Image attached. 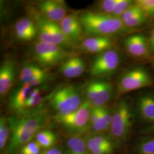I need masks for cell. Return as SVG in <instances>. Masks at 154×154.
I'll return each mask as SVG.
<instances>
[{"label": "cell", "instance_id": "6da1fadb", "mask_svg": "<svg viewBox=\"0 0 154 154\" xmlns=\"http://www.w3.org/2000/svg\"><path fill=\"white\" fill-rule=\"evenodd\" d=\"M48 118L46 110H42L30 116H11L8 122L11 129V138L8 149L14 152L32 139L42 130Z\"/></svg>", "mask_w": 154, "mask_h": 154}, {"label": "cell", "instance_id": "7a4b0ae2", "mask_svg": "<svg viewBox=\"0 0 154 154\" xmlns=\"http://www.w3.org/2000/svg\"><path fill=\"white\" fill-rule=\"evenodd\" d=\"M84 35L90 37H110L123 33L127 28L121 18L90 11L78 15Z\"/></svg>", "mask_w": 154, "mask_h": 154}, {"label": "cell", "instance_id": "3957f363", "mask_svg": "<svg viewBox=\"0 0 154 154\" xmlns=\"http://www.w3.org/2000/svg\"><path fill=\"white\" fill-rule=\"evenodd\" d=\"M32 19L35 22L39 41L54 45L61 48H72L76 44L68 38L56 22H53L42 15L38 11H30ZM65 49V48H63Z\"/></svg>", "mask_w": 154, "mask_h": 154}, {"label": "cell", "instance_id": "277c9868", "mask_svg": "<svg viewBox=\"0 0 154 154\" xmlns=\"http://www.w3.org/2000/svg\"><path fill=\"white\" fill-rule=\"evenodd\" d=\"M49 100L50 105L57 116H66L75 112L83 103L78 89L71 85L55 89Z\"/></svg>", "mask_w": 154, "mask_h": 154}, {"label": "cell", "instance_id": "5b68a950", "mask_svg": "<svg viewBox=\"0 0 154 154\" xmlns=\"http://www.w3.org/2000/svg\"><path fill=\"white\" fill-rule=\"evenodd\" d=\"M132 126V114L129 103L125 100L117 103L112 112L110 137L114 143L125 141Z\"/></svg>", "mask_w": 154, "mask_h": 154}, {"label": "cell", "instance_id": "8992f818", "mask_svg": "<svg viewBox=\"0 0 154 154\" xmlns=\"http://www.w3.org/2000/svg\"><path fill=\"white\" fill-rule=\"evenodd\" d=\"M91 110L88 102L85 100L78 110L66 116L55 115L54 120L67 132L79 135L85 132L90 126Z\"/></svg>", "mask_w": 154, "mask_h": 154}, {"label": "cell", "instance_id": "52a82bcc", "mask_svg": "<svg viewBox=\"0 0 154 154\" xmlns=\"http://www.w3.org/2000/svg\"><path fill=\"white\" fill-rule=\"evenodd\" d=\"M76 54L66 51L59 46L38 41L34 48V57L44 67H52L63 63Z\"/></svg>", "mask_w": 154, "mask_h": 154}, {"label": "cell", "instance_id": "ba28073f", "mask_svg": "<svg viewBox=\"0 0 154 154\" xmlns=\"http://www.w3.org/2000/svg\"><path fill=\"white\" fill-rule=\"evenodd\" d=\"M152 84V79L149 72L143 67H136L124 73L117 85L118 94H123L149 87Z\"/></svg>", "mask_w": 154, "mask_h": 154}, {"label": "cell", "instance_id": "9c48e42d", "mask_svg": "<svg viewBox=\"0 0 154 154\" xmlns=\"http://www.w3.org/2000/svg\"><path fill=\"white\" fill-rule=\"evenodd\" d=\"M120 61L119 54L115 50L111 49L98 54L92 61L90 74L97 78L111 75L118 68Z\"/></svg>", "mask_w": 154, "mask_h": 154}, {"label": "cell", "instance_id": "30bf717a", "mask_svg": "<svg viewBox=\"0 0 154 154\" xmlns=\"http://www.w3.org/2000/svg\"><path fill=\"white\" fill-rule=\"evenodd\" d=\"M38 11L53 22H61L67 13L65 1L58 0H44L37 3Z\"/></svg>", "mask_w": 154, "mask_h": 154}, {"label": "cell", "instance_id": "8fae6325", "mask_svg": "<svg viewBox=\"0 0 154 154\" xmlns=\"http://www.w3.org/2000/svg\"><path fill=\"white\" fill-rule=\"evenodd\" d=\"M49 75L42 67L34 64L24 66L19 76L21 85H28L33 88L38 87L48 79Z\"/></svg>", "mask_w": 154, "mask_h": 154}, {"label": "cell", "instance_id": "7c38bea8", "mask_svg": "<svg viewBox=\"0 0 154 154\" xmlns=\"http://www.w3.org/2000/svg\"><path fill=\"white\" fill-rule=\"evenodd\" d=\"M125 49L130 55L137 58H145L151 53L149 40L142 34L131 35L125 39Z\"/></svg>", "mask_w": 154, "mask_h": 154}, {"label": "cell", "instance_id": "4fadbf2b", "mask_svg": "<svg viewBox=\"0 0 154 154\" xmlns=\"http://www.w3.org/2000/svg\"><path fill=\"white\" fill-rule=\"evenodd\" d=\"M60 26L66 37L75 44L82 41L85 36L79 17L76 14H67L60 22Z\"/></svg>", "mask_w": 154, "mask_h": 154}, {"label": "cell", "instance_id": "5bb4252c", "mask_svg": "<svg viewBox=\"0 0 154 154\" xmlns=\"http://www.w3.org/2000/svg\"><path fill=\"white\" fill-rule=\"evenodd\" d=\"M137 110L141 121L154 130V95L146 94L140 96L137 102Z\"/></svg>", "mask_w": 154, "mask_h": 154}, {"label": "cell", "instance_id": "9a60e30c", "mask_svg": "<svg viewBox=\"0 0 154 154\" xmlns=\"http://www.w3.org/2000/svg\"><path fill=\"white\" fill-rule=\"evenodd\" d=\"M33 88L28 85H21L11 93L9 99V107L18 116H22L25 105L30 98Z\"/></svg>", "mask_w": 154, "mask_h": 154}, {"label": "cell", "instance_id": "2e32d148", "mask_svg": "<svg viewBox=\"0 0 154 154\" xmlns=\"http://www.w3.org/2000/svg\"><path fill=\"white\" fill-rule=\"evenodd\" d=\"M16 66L11 60L4 61L0 67V95L4 96L11 90L16 77Z\"/></svg>", "mask_w": 154, "mask_h": 154}, {"label": "cell", "instance_id": "e0dca14e", "mask_svg": "<svg viewBox=\"0 0 154 154\" xmlns=\"http://www.w3.org/2000/svg\"><path fill=\"white\" fill-rule=\"evenodd\" d=\"M113 46L114 42L110 37H90L83 40L80 47L85 52L98 54L111 49Z\"/></svg>", "mask_w": 154, "mask_h": 154}, {"label": "cell", "instance_id": "ac0fdd59", "mask_svg": "<svg viewBox=\"0 0 154 154\" xmlns=\"http://www.w3.org/2000/svg\"><path fill=\"white\" fill-rule=\"evenodd\" d=\"M14 34L17 38L22 41H30L38 34L35 22L30 18H22L14 25Z\"/></svg>", "mask_w": 154, "mask_h": 154}, {"label": "cell", "instance_id": "d6986e66", "mask_svg": "<svg viewBox=\"0 0 154 154\" xmlns=\"http://www.w3.org/2000/svg\"><path fill=\"white\" fill-rule=\"evenodd\" d=\"M85 63L82 59L77 55L72 57L61 63L60 70L67 78L80 77L85 71Z\"/></svg>", "mask_w": 154, "mask_h": 154}, {"label": "cell", "instance_id": "ffe728a7", "mask_svg": "<svg viewBox=\"0 0 154 154\" xmlns=\"http://www.w3.org/2000/svg\"><path fill=\"white\" fill-rule=\"evenodd\" d=\"M112 119V112L106 106L99 107V114L96 121L90 125L92 134H103L109 131Z\"/></svg>", "mask_w": 154, "mask_h": 154}, {"label": "cell", "instance_id": "44dd1931", "mask_svg": "<svg viewBox=\"0 0 154 154\" xmlns=\"http://www.w3.org/2000/svg\"><path fill=\"white\" fill-rule=\"evenodd\" d=\"M113 94V88L109 82L102 80L99 95L97 98L90 103H88L91 108L99 107L106 106L110 100Z\"/></svg>", "mask_w": 154, "mask_h": 154}, {"label": "cell", "instance_id": "7402d4cb", "mask_svg": "<svg viewBox=\"0 0 154 154\" xmlns=\"http://www.w3.org/2000/svg\"><path fill=\"white\" fill-rule=\"evenodd\" d=\"M66 154H90L86 140L79 137L69 138L66 143Z\"/></svg>", "mask_w": 154, "mask_h": 154}, {"label": "cell", "instance_id": "603a6c76", "mask_svg": "<svg viewBox=\"0 0 154 154\" xmlns=\"http://www.w3.org/2000/svg\"><path fill=\"white\" fill-rule=\"evenodd\" d=\"M35 142L42 149L52 148L57 142V135L52 131L48 129H42L39 131L35 137Z\"/></svg>", "mask_w": 154, "mask_h": 154}, {"label": "cell", "instance_id": "cb8c5ba5", "mask_svg": "<svg viewBox=\"0 0 154 154\" xmlns=\"http://www.w3.org/2000/svg\"><path fill=\"white\" fill-rule=\"evenodd\" d=\"M86 141L88 150L99 147L114 146L115 144L110 136L104 133L92 134L86 139Z\"/></svg>", "mask_w": 154, "mask_h": 154}, {"label": "cell", "instance_id": "d4e9b609", "mask_svg": "<svg viewBox=\"0 0 154 154\" xmlns=\"http://www.w3.org/2000/svg\"><path fill=\"white\" fill-rule=\"evenodd\" d=\"M134 151V154H154V135L140 138Z\"/></svg>", "mask_w": 154, "mask_h": 154}, {"label": "cell", "instance_id": "484cf974", "mask_svg": "<svg viewBox=\"0 0 154 154\" xmlns=\"http://www.w3.org/2000/svg\"><path fill=\"white\" fill-rule=\"evenodd\" d=\"M102 80H95L89 82L85 86L84 94L85 101L88 103H91L97 98L99 95Z\"/></svg>", "mask_w": 154, "mask_h": 154}, {"label": "cell", "instance_id": "4316f807", "mask_svg": "<svg viewBox=\"0 0 154 154\" xmlns=\"http://www.w3.org/2000/svg\"><path fill=\"white\" fill-rule=\"evenodd\" d=\"M11 134L8 118L4 116L0 118V149H4Z\"/></svg>", "mask_w": 154, "mask_h": 154}, {"label": "cell", "instance_id": "83f0119b", "mask_svg": "<svg viewBox=\"0 0 154 154\" xmlns=\"http://www.w3.org/2000/svg\"><path fill=\"white\" fill-rule=\"evenodd\" d=\"M146 16L154 17V0H137L134 1Z\"/></svg>", "mask_w": 154, "mask_h": 154}, {"label": "cell", "instance_id": "f1b7e54d", "mask_svg": "<svg viewBox=\"0 0 154 154\" xmlns=\"http://www.w3.org/2000/svg\"><path fill=\"white\" fill-rule=\"evenodd\" d=\"M118 0H103L98 3V13L105 14H112L114 11Z\"/></svg>", "mask_w": 154, "mask_h": 154}, {"label": "cell", "instance_id": "f546056e", "mask_svg": "<svg viewBox=\"0 0 154 154\" xmlns=\"http://www.w3.org/2000/svg\"><path fill=\"white\" fill-rule=\"evenodd\" d=\"M134 3V1L130 0H118L112 15L121 18L125 12L132 6Z\"/></svg>", "mask_w": 154, "mask_h": 154}, {"label": "cell", "instance_id": "4dcf8cb0", "mask_svg": "<svg viewBox=\"0 0 154 154\" xmlns=\"http://www.w3.org/2000/svg\"><path fill=\"white\" fill-rule=\"evenodd\" d=\"M147 16L144 14V13L142 12L136 16L133 17L130 20L127 21L126 22H123L125 26L128 29H132V28H137L139 26L142 25L143 23L146 21Z\"/></svg>", "mask_w": 154, "mask_h": 154}, {"label": "cell", "instance_id": "1f68e13d", "mask_svg": "<svg viewBox=\"0 0 154 154\" xmlns=\"http://www.w3.org/2000/svg\"><path fill=\"white\" fill-rule=\"evenodd\" d=\"M42 148L35 141L30 142L24 145L21 150V154H39Z\"/></svg>", "mask_w": 154, "mask_h": 154}, {"label": "cell", "instance_id": "d6a6232c", "mask_svg": "<svg viewBox=\"0 0 154 154\" xmlns=\"http://www.w3.org/2000/svg\"><path fill=\"white\" fill-rule=\"evenodd\" d=\"M142 12L143 11L134 3V4L125 12V13L122 16L121 18L123 22H126Z\"/></svg>", "mask_w": 154, "mask_h": 154}, {"label": "cell", "instance_id": "836d02e7", "mask_svg": "<svg viewBox=\"0 0 154 154\" xmlns=\"http://www.w3.org/2000/svg\"><path fill=\"white\" fill-rule=\"evenodd\" d=\"M114 146L99 147L89 149L90 154H110L113 151Z\"/></svg>", "mask_w": 154, "mask_h": 154}, {"label": "cell", "instance_id": "e575fe53", "mask_svg": "<svg viewBox=\"0 0 154 154\" xmlns=\"http://www.w3.org/2000/svg\"><path fill=\"white\" fill-rule=\"evenodd\" d=\"M39 154H63L61 149L58 147H52L50 149H45Z\"/></svg>", "mask_w": 154, "mask_h": 154}, {"label": "cell", "instance_id": "d590c367", "mask_svg": "<svg viewBox=\"0 0 154 154\" xmlns=\"http://www.w3.org/2000/svg\"><path fill=\"white\" fill-rule=\"evenodd\" d=\"M149 44L151 53L154 52V28L152 29L150 33L149 39Z\"/></svg>", "mask_w": 154, "mask_h": 154}]
</instances>
